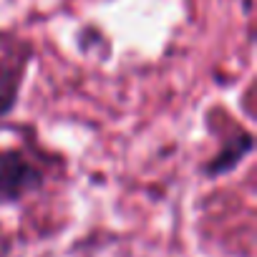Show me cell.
<instances>
[{
  "label": "cell",
  "mask_w": 257,
  "mask_h": 257,
  "mask_svg": "<svg viewBox=\"0 0 257 257\" xmlns=\"http://www.w3.org/2000/svg\"><path fill=\"white\" fill-rule=\"evenodd\" d=\"M43 179L41 164L23 147H0V199H21Z\"/></svg>",
  "instance_id": "6da1fadb"
},
{
  "label": "cell",
  "mask_w": 257,
  "mask_h": 257,
  "mask_svg": "<svg viewBox=\"0 0 257 257\" xmlns=\"http://www.w3.org/2000/svg\"><path fill=\"white\" fill-rule=\"evenodd\" d=\"M26 58L18 53V46L11 41H0V113L11 111Z\"/></svg>",
  "instance_id": "7a4b0ae2"
}]
</instances>
